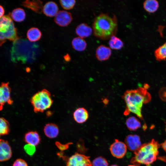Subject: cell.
<instances>
[{"label":"cell","instance_id":"cell-1","mask_svg":"<svg viewBox=\"0 0 166 166\" xmlns=\"http://www.w3.org/2000/svg\"><path fill=\"white\" fill-rule=\"evenodd\" d=\"M126 105L124 114L128 115L130 112L134 113L143 119L141 108L143 103L149 102L151 98L150 94L144 88L127 90L123 96Z\"/></svg>","mask_w":166,"mask_h":166},{"label":"cell","instance_id":"cell-2","mask_svg":"<svg viewBox=\"0 0 166 166\" xmlns=\"http://www.w3.org/2000/svg\"><path fill=\"white\" fill-rule=\"evenodd\" d=\"M117 21L115 15L113 17L107 14L101 13L94 19L93 30L94 35L101 40H105L116 34L117 30Z\"/></svg>","mask_w":166,"mask_h":166},{"label":"cell","instance_id":"cell-3","mask_svg":"<svg viewBox=\"0 0 166 166\" xmlns=\"http://www.w3.org/2000/svg\"><path fill=\"white\" fill-rule=\"evenodd\" d=\"M160 147V144L154 139L142 144L134 152L135 156L131 159L130 163L137 166L141 164L149 166L156 160Z\"/></svg>","mask_w":166,"mask_h":166},{"label":"cell","instance_id":"cell-4","mask_svg":"<svg viewBox=\"0 0 166 166\" xmlns=\"http://www.w3.org/2000/svg\"><path fill=\"white\" fill-rule=\"evenodd\" d=\"M17 30L10 14L0 18V46L6 40L14 41L19 39Z\"/></svg>","mask_w":166,"mask_h":166},{"label":"cell","instance_id":"cell-5","mask_svg":"<svg viewBox=\"0 0 166 166\" xmlns=\"http://www.w3.org/2000/svg\"><path fill=\"white\" fill-rule=\"evenodd\" d=\"M30 102L35 113H42L50 108L53 103L49 92L45 89L34 94Z\"/></svg>","mask_w":166,"mask_h":166},{"label":"cell","instance_id":"cell-6","mask_svg":"<svg viewBox=\"0 0 166 166\" xmlns=\"http://www.w3.org/2000/svg\"><path fill=\"white\" fill-rule=\"evenodd\" d=\"M90 157L78 153H75L66 161V166H92Z\"/></svg>","mask_w":166,"mask_h":166},{"label":"cell","instance_id":"cell-7","mask_svg":"<svg viewBox=\"0 0 166 166\" xmlns=\"http://www.w3.org/2000/svg\"><path fill=\"white\" fill-rule=\"evenodd\" d=\"M10 92L9 83H2L0 86V110H2L5 104H12L13 101L10 97Z\"/></svg>","mask_w":166,"mask_h":166},{"label":"cell","instance_id":"cell-8","mask_svg":"<svg viewBox=\"0 0 166 166\" xmlns=\"http://www.w3.org/2000/svg\"><path fill=\"white\" fill-rule=\"evenodd\" d=\"M127 149L125 143L117 139L110 147V150L112 155L117 158H121L125 156Z\"/></svg>","mask_w":166,"mask_h":166},{"label":"cell","instance_id":"cell-9","mask_svg":"<svg viewBox=\"0 0 166 166\" xmlns=\"http://www.w3.org/2000/svg\"><path fill=\"white\" fill-rule=\"evenodd\" d=\"M72 20L71 13L65 10L58 11L54 18L55 22L61 27L67 26L70 23Z\"/></svg>","mask_w":166,"mask_h":166},{"label":"cell","instance_id":"cell-10","mask_svg":"<svg viewBox=\"0 0 166 166\" xmlns=\"http://www.w3.org/2000/svg\"><path fill=\"white\" fill-rule=\"evenodd\" d=\"M125 144L127 148L131 151L135 152L141 145L140 138L137 135L130 134L125 139Z\"/></svg>","mask_w":166,"mask_h":166},{"label":"cell","instance_id":"cell-11","mask_svg":"<svg viewBox=\"0 0 166 166\" xmlns=\"http://www.w3.org/2000/svg\"><path fill=\"white\" fill-rule=\"evenodd\" d=\"M12 155L11 149L8 141L0 139V161L9 160Z\"/></svg>","mask_w":166,"mask_h":166},{"label":"cell","instance_id":"cell-12","mask_svg":"<svg viewBox=\"0 0 166 166\" xmlns=\"http://www.w3.org/2000/svg\"><path fill=\"white\" fill-rule=\"evenodd\" d=\"M111 54V49L103 45L99 46L96 51V57L98 60L101 61L108 60Z\"/></svg>","mask_w":166,"mask_h":166},{"label":"cell","instance_id":"cell-13","mask_svg":"<svg viewBox=\"0 0 166 166\" xmlns=\"http://www.w3.org/2000/svg\"><path fill=\"white\" fill-rule=\"evenodd\" d=\"M89 116L88 111L83 107L77 108L73 113L74 120L77 123L80 124L85 122L88 120Z\"/></svg>","mask_w":166,"mask_h":166},{"label":"cell","instance_id":"cell-14","mask_svg":"<svg viewBox=\"0 0 166 166\" xmlns=\"http://www.w3.org/2000/svg\"><path fill=\"white\" fill-rule=\"evenodd\" d=\"M58 11L57 5L53 2H49L46 3L43 7V12L47 17H52L55 16Z\"/></svg>","mask_w":166,"mask_h":166},{"label":"cell","instance_id":"cell-15","mask_svg":"<svg viewBox=\"0 0 166 166\" xmlns=\"http://www.w3.org/2000/svg\"><path fill=\"white\" fill-rule=\"evenodd\" d=\"M75 31L79 37L83 38L90 36L93 30L92 28L87 24L82 23L77 26Z\"/></svg>","mask_w":166,"mask_h":166},{"label":"cell","instance_id":"cell-16","mask_svg":"<svg viewBox=\"0 0 166 166\" xmlns=\"http://www.w3.org/2000/svg\"><path fill=\"white\" fill-rule=\"evenodd\" d=\"M24 140L28 144L36 146L40 142V137L36 131H30L26 133L24 136Z\"/></svg>","mask_w":166,"mask_h":166},{"label":"cell","instance_id":"cell-17","mask_svg":"<svg viewBox=\"0 0 166 166\" xmlns=\"http://www.w3.org/2000/svg\"><path fill=\"white\" fill-rule=\"evenodd\" d=\"M44 132L45 135L50 138L56 137L59 133V129L57 126L53 123L46 124L44 128Z\"/></svg>","mask_w":166,"mask_h":166},{"label":"cell","instance_id":"cell-18","mask_svg":"<svg viewBox=\"0 0 166 166\" xmlns=\"http://www.w3.org/2000/svg\"><path fill=\"white\" fill-rule=\"evenodd\" d=\"M22 5L29 8L35 13H41L43 11L42 2L39 0H26L22 2Z\"/></svg>","mask_w":166,"mask_h":166},{"label":"cell","instance_id":"cell-19","mask_svg":"<svg viewBox=\"0 0 166 166\" xmlns=\"http://www.w3.org/2000/svg\"><path fill=\"white\" fill-rule=\"evenodd\" d=\"M26 36L27 39L30 41L34 42L40 39L42 36V34L38 28L33 27L28 30Z\"/></svg>","mask_w":166,"mask_h":166},{"label":"cell","instance_id":"cell-20","mask_svg":"<svg viewBox=\"0 0 166 166\" xmlns=\"http://www.w3.org/2000/svg\"><path fill=\"white\" fill-rule=\"evenodd\" d=\"M72 45L75 50L80 52L85 50L87 45L85 40L79 37L73 38L72 42Z\"/></svg>","mask_w":166,"mask_h":166},{"label":"cell","instance_id":"cell-21","mask_svg":"<svg viewBox=\"0 0 166 166\" xmlns=\"http://www.w3.org/2000/svg\"><path fill=\"white\" fill-rule=\"evenodd\" d=\"M12 19L17 22L23 21L25 19L26 14L24 10L21 8H18L14 9L10 14Z\"/></svg>","mask_w":166,"mask_h":166},{"label":"cell","instance_id":"cell-22","mask_svg":"<svg viewBox=\"0 0 166 166\" xmlns=\"http://www.w3.org/2000/svg\"><path fill=\"white\" fill-rule=\"evenodd\" d=\"M126 124L128 129L132 131H136L141 127L140 122L133 116L130 117L126 120Z\"/></svg>","mask_w":166,"mask_h":166},{"label":"cell","instance_id":"cell-23","mask_svg":"<svg viewBox=\"0 0 166 166\" xmlns=\"http://www.w3.org/2000/svg\"><path fill=\"white\" fill-rule=\"evenodd\" d=\"M109 43L110 48L115 50L120 49L124 46L123 41L115 35L110 38Z\"/></svg>","mask_w":166,"mask_h":166},{"label":"cell","instance_id":"cell-24","mask_svg":"<svg viewBox=\"0 0 166 166\" xmlns=\"http://www.w3.org/2000/svg\"><path fill=\"white\" fill-rule=\"evenodd\" d=\"M158 2L155 0H147L143 3L144 8L147 11L153 13L156 11L159 7Z\"/></svg>","mask_w":166,"mask_h":166},{"label":"cell","instance_id":"cell-25","mask_svg":"<svg viewBox=\"0 0 166 166\" xmlns=\"http://www.w3.org/2000/svg\"><path fill=\"white\" fill-rule=\"evenodd\" d=\"M155 55L156 60L158 61L166 59V42L156 50Z\"/></svg>","mask_w":166,"mask_h":166},{"label":"cell","instance_id":"cell-26","mask_svg":"<svg viewBox=\"0 0 166 166\" xmlns=\"http://www.w3.org/2000/svg\"><path fill=\"white\" fill-rule=\"evenodd\" d=\"M10 131L9 122L4 118L0 117V136L8 134Z\"/></svg>","mask_w":166,"mask_h":166},{"label":"cell","instance_id":"cell-27","mask_svg":"<svg viewBox=\"0 0 166 166\" xmlns=\"http://www.w3.org/2000/svg\"><path fill=\"white\" fill-rule=\"evenodd\" d=\"M92 166H108L107 160L102 156H99L94 159L92 162Z\"/></svg>","mask_w":166,"mask_h":166},{"label":"cell","instance_id":"cell-28","mask_svg":"<svg viewBox=\"0 0 166 166\" xmlns=\"http://www.w3.org/2000/svg\"><path fill=\"white\" fill-rule=\"evenodd\" d=\"M59 2L61 7L66 10L73 9L76 3V1L74 0H60Z\"/></svg>","mask_w":166,"mask_h":166},{"label":"cell","instance_id":"cell-29","mask_svg":"<svg viewBox=\"0 0 166 166\" xmlns=\"http://www.w3.org/2000/svg\"><path fill=\"white\" fill-rule=\"evenodd\" d=\"M36 146L27 144L24 147V149L25 152L30 156H33L36 152Z\"/></svg>","mask_w":166,"mask_h":166},{"label":"cell","instance_id":"cell-30","mask_svg":"<svg viewBox=\"0 0 166 166\" xmlns=\"http://www.w3.org/2000/svg\"><path fill=\"white\" fill-rule=\"evenodd\" d=\"M13 166H28V165L24 160L21 159H18L14 162Z\"/></svg>","mask_w":166,"mask_h":166},{"label":"cell","instance_id":"cell-31","mask_svg":"<svg viewBox=\"0 0 166 166\" xmlns=\"http://www.w3.org/2000/svg\"><path fill=\"white\" fill-rule=\"evenodd\" d=\"M159 94L160 99L163 101H166V87L162 88L159 91Z\"/></svg>","mask_w":166,"mask_h":166},{"label":"cell","instance_id":"cell-32","mask_svg":"<svg viewBox=\"0 0 166 166\" xmlns=\"http://www.w3.org/2000/svg\"><path fill=\"white\" fill-rule=\"evenodd\" d=\"M5 12L3 7L0 5V18L3 16Z\"/></svg>","mask_w":166,"mask_h":166},{"label":"cell","instance_id":"cell-33","mask_svg":"<svg viewBox=\"0 0 166 166\" xmlns=\"http://www.w3.org/2000/svg\"><path fill=\"white\" fill-rule=\"evenodd\" d=\"M160 146L166 152V140L160 144Z\"/></svg>","mask_w":166,"mask_h":166},{"label":"cell","instance_id":"cell-34","mask_svg":"<svg viewBox=\"0 0 166 166\" xmlns=\"http://www.w3.org/2000/svg\"><path fill=\"white\" fill-rule=\"evenodd\" d=\"M149 88V85L147 84H145L144 85V88L146 89Z\"/></svg>","mask_w":166,"mask_h":166},{"label":"cell","instance_id":"cell-35","mask_svg":"<svg viewBox=\"0 0 166 166\" xmlns=\"http://www.w3.org/2000/svg\"><path fill=\"white\" fill-rule=\"evenodd\" d=\"M128 166H136V165H135L132 164V165H128Z\"/></svg>","mask_w":166,"mask_h":166},{"label":"cell","instance_id":"cell-36","mask_svg":"<svg viewBox=\"0 0 166 166\" xmlns=\"http://www.w3.org/2000/svg\"><path fill=\"white\" fill-rule=\"evenodd\" d=\"M110 166H118L115 164H113V165H111Z\"/></svg>","mask_w":166,"mask_h":166},{"label":"cell","instance_id":"cell-37","mask_svg":"<svg viewBox=\"0 0 166 166\" xmlns=\"http://www.w3.org/2000/svg\"><path fill=\"white\" fill-rule=\"evenodd\" d=\"M165 131H166V122H165Z\"/></svg>","mask_w":166,"mask_h":166}]
</instances>
